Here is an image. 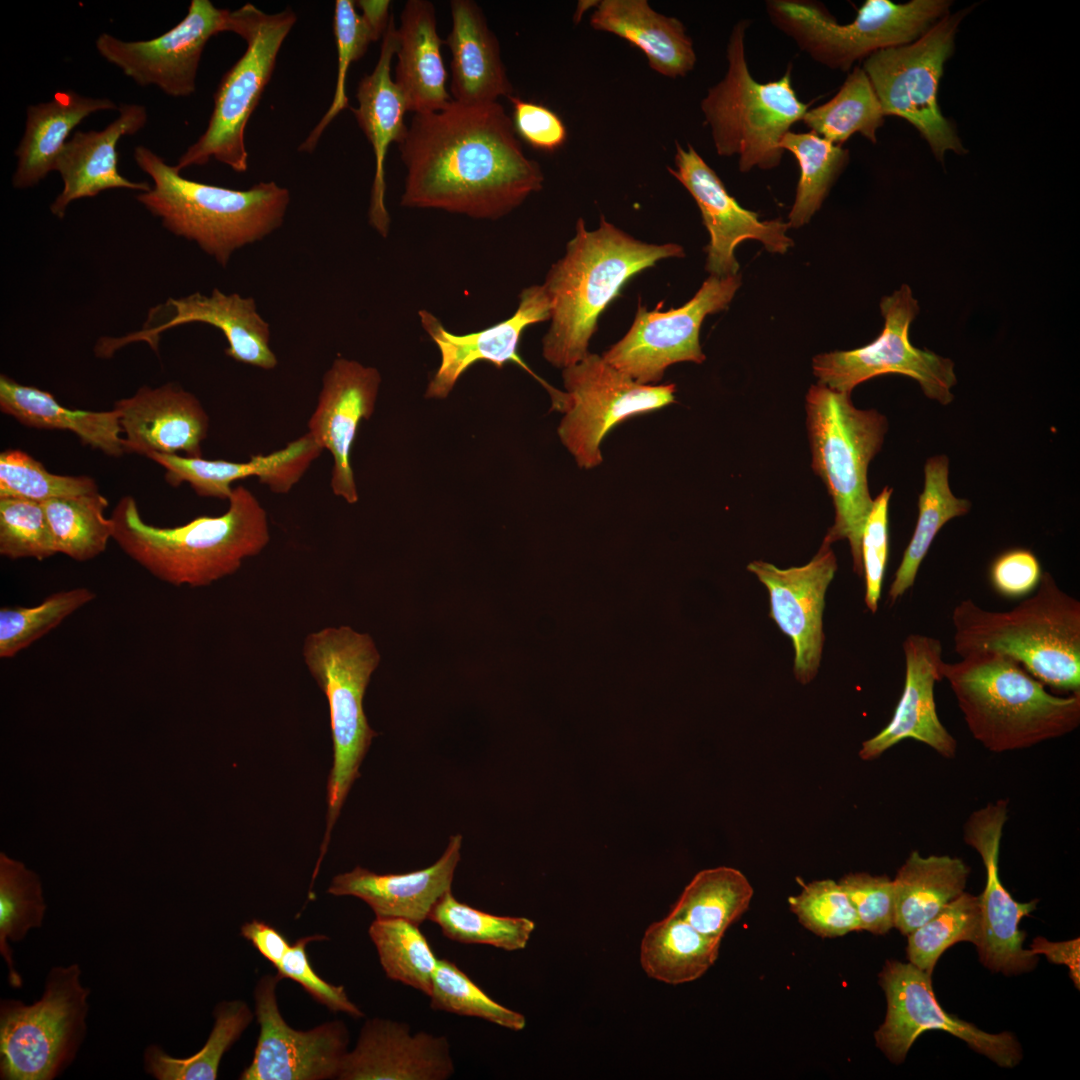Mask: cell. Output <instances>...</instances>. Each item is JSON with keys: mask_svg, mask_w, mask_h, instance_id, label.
Listing matches in <instances>:
<instances>
[{"mask_svg": "<svg viewBox=\"0 0 1080 1080\" xmlns=\"http://www.w3.org/2000/svg\"><path fill=\"white\" fill-rule=\"evenodd\" d=\"M406 168L400 205L497 220L542 189L511 116L498 102L414 114L398 144Z\"/></svg>", "mask_w": 1080, "mask_h": 1080, "instance_id": "6da1fadb", "label": "cell"}, {"mask_svg": "<svg viewBox=\"0 0 1080 1080\" xmlns=\"http://www.w3.org/2000/svg\"><path fill=\"white\" fill-rule=\"evenodd\" d=\"M683 256L682 246L642 242L603 216L592 231L578 219L564 256L542 284L551 306L542 339L544 359L561 369L581 361L589 353L598 318L623 285L662 259Z\"/></svg>", "mask_w": 1080, "mask_h": 1080, "instance_id": "7a4b0ae2", "label": "cell"}, {"mask_svg": "<svg viewBox=\"0 0 1080 1080\" xmlns=\"http://www.w3.org/2000/svg\"><path fill=\"white\" fill-rule=\"evenodd\" d=\"M220 516H200L176 527L147 524L135 499L126 495L111 514L112 539L157 579L174 586L202 587L235 573L242 561L269 543L265 509L239 485Z\"/></svg>", "mask_w": 1080, "mask_h": 1080, "instance_id": "3957f363", "label": "cell"}, {"mask_svg": "<svg viewBox=\"0 0 1080 1080\" xmlns=\"http://www.w3.org/2000/svg\"><path fill=\"white\" fill-rule=\"evenodd\" d=\"M966 725L979 743L1001 753L1065 736L1080 724V692L1050 694L1013 659L978 652L942 664Z\"/></svg>", "mask_w": 1080, "mask_h": 1080, "instance_id": "277c9868", "label": "cell"}, {"mask_svg": "<svg viewBox=\"0 0 1080 1080\" xmlns=\"http://www.w3.org/2000/svg\"><path fill=\"white\" fill-rule=\"evenodd\" d=\"M1036 592L1012 610H985L970 599L953 609L955 652H995L1053 689L1080 692V602L1044 572Z\"/></svg>", "mask_w": 1080, "mask_h": 1080, "instance_id": "5b68a950", "label": "cell"}, {"mask_svg": "<svg viewBox=\"0 0 1080 1080\" xmlns=\"http://www.w3.org/2000/svg\"><path fill=\"white\" fill-rule=\"evenodd\" d=\"M134 159L153 181L137 200L171 233L194 241L226 266L235 250L278 229L290 202L289 191L274 181L235 190L184 178L145 146Z\"/></svg>", "mask_w": 1080, "mask_h": 1080, "instance_id": "8992f818", "label": "cell"}, {"mask_svg": "<svg viewBox=\"0 0 1080 1080\" xmlns=\"http://www.w3.org/2000/svg\"><path fill=\"white\" fill-rule=\"evenodd\" d=\"M812 468L832 497L835 518L823 542L847 539L853 570L863 576L861 540L873 505L868 466L880 450L886 418L874 409L856 408L850 393L812 385L806 395Z\"/></svg>", "mask_w": 1080, "mask_h": 1080, "instance_id": "52a82bcc", "label": "cell"}, {"mask_svg": "<svg viewBox=\"0 0 1080 1080\" xmlns=\"http://www.w3.org/2000/svg\"><path fill=\"white\" fill-rule=\"evenodd\" d=\"M749 24L743 19L732 28L726 74L701 102L717 154L737 156L743 173L777 167L785 152L782 138L808 110L792 87L790 68L776 81L760 83L752 77L745 54Z\"/></svg>", "mask_w": 1080, "mask_h": 1080, "instance_id": "ba28073f", "label": "cell"}, {"mask_svg": "<svg viewBox=\"0 0 1080 1080\" xmlns=\"http://www.w3.org/2000/svg\"><path fill=\"white\" fill-rule=\"evenodd\" d=\"M303 656L310 674L325 694L333 742V765L327 784L326 830L316 865L326 853L331 831L360 765L377 733L369 726L363 698L380 654L372 638L349 626L310 633Z\"/></svg>", "mask_w": 1080, "mask_h": 1080, "instance_id": "9c48e42d", "label": "cell"}, {"mask_svg": "<svg viewBox=\"0 0 1080 1080\" xmlns=\"http://www.w3.org/2000/svg\"><path fill=\"white\" fill-rule=\"evenodd\" d=\"M296 20L290 8L268 14L246 3L230 11L227 31L239 35L246 42V50L223 75L207 128L179 157L175 165L179 171L205 165L211 158L235 172L247 171L246 127Z\"/></svg>", "mask_w": 1080, "mask_h": 1080, "instance_id": "30bf717a", "label": "cell"}, {"mask_svg": "<svg viewBox=\"0 0 1080 1080\" xmlns=\"http://www.w3.org/2000/svg\"><path fill=\"white\" fill-rule=\"evenodd\" d=\"M81 974L77 963L53 966L38 1000L1 999V1080H53L73 1063L86 1037L91 992Z\"/></svg>", "mask_w": 1080, "mask_h": 1080, "instance_id": "8fae6325", "label": "cell"}, {"mask_svg": "<svg viewBox=\"0 0 1080 1080\" xmlns=\"http://www.w3.org/2000/svg\"><path fill=\"white\" fill-rule=\"evenodd\" d=\"M951 2L912 0L896 4L867 0L848 24H839L819 3L804 0L766 2L772 24L792 38L816 62L848 71L871 54L909 44L946 16Z\"/></svg>", "mask_w": 1080, "mask_h": 1080, "instance_id": "7c38bea8", "label": "cell"}, {"mask_svg": "<svg viewBox=\"0 0 1080 1080\" xmlns=\"http://www.w3.org/2000/svg\"><path fill=\"white\" fill-rule=\"evenodd\" d=\"M562 377L565 390L549 391L552 408L564 414L557 433L584 469L602 463L600 446L613 427L675 401V384H640L590 352L562 369Z\"/></svg>", "mask_w": 1080, "mask_h": 1080, "instance_id": "4fadbf2b", "label": "cell"}, {"mask_svg": "<svg viewBox=\"0 0 1080 1080\" xmlns=\"http://www.w3.org/2000/svg\"><path fill=\"white\" fill-rule=\"evenodd\" d=\"M964 11L944 16L917 40L879 50L864 62L885 116L910 122L928 142L937 159L946 151L965 153L960 139L937 104V90L945 61Z\"/></svg>", "mask_w": 1080, "mask_h": 1080, "instance_id": "5bb4252c", "label": "cell"}, {"mask_svg": "<svg viewBox=\"0 0 1080 1080\" xmlns=\"http://www.w3.org/2000/svg\"><path fill=\"white\" fill-rule=\"evenodd\" d=\"M884 326L869 344L847 351L815 356L813 373L818 384L838 392L851 393L858 384L873 377L900 374L916 380L930 399L946 405L953 400L956 385L954 363L930 350L919 349L909 339L911 323L919 305L911 288L903 284L880 302Z\"/></svg>", "mask_w": 1080, "mask_h": 1080, "instance_id": "9a60e30c", "label": "cell"}, {"mask_svg": "<svg viewBox=\"0 0 1080 1080\" xmlns=\"http://www.w3.org/2000/svg\"><path fill=\"white\" fill-rule=\"evenodd\" d=\"M740 285L739 274L710 275L693 298L679 308L649 311L638 302L630 329L602 357L644 385L659 383L672 364L702 363L705 360L699 342L702 322L707 315L726 309Z\"/></svg>", "mask_w": 1080, "mask_h": 1080, "instance_id": "2e32d148", "label": "cell"}, {"mask_svg": "<svg viewBox=\"0 0 1080 1080\" xmlns=\"http://www.w3.org/2000/svg\"><path fill=\"white\" fill-rule=\"evenodd\" d=\"M879 982L886 995L887 1013L875 1040L890 1061L903 1062L915 1040L927 1030L948 1032L1004 1068L1021 1061V1047L1011 1033L990 1034L946 1012L935 998L931 974L910 962L888 961Z\"/></svg>", "mask_w": 1080, "mask_h": 1080, "instance_id": "e0dca14e", "label": "cell"}, {"mask_svg": "<svg viewBox=\"0 0 1080 1080\" xmlns=\"http://www.w3.org/2000/svg\"><path fill=\"white\" fill-rule=\"evenodd\" d=\"M280 980L277 974H266L254 988L259 1035L252 1061L239 1079H337L348 1052L345 1023L332 1020L305 1031L290 1027L278 1006L276 990Z\"/></svg>", "mask_w": 1080, "mask_h": 1080, "instance_id": "ac0fdd59", "label": "cell"}, {"mask_svg": "<svg viewBox=\"0 0 1080 1080\" xmlns=\"http://www.w3.org/2000/svg\"><path fill=\"white\" fill-rule=\"evenodd\" d=\"M230 10L209 0H192L186 16L150 40L123 41L102 33L98 53L140 86L154 85L173 97L195 92L203 50L213 36L227 31Z\"/></svg>", "mask_w": 1080, "mask_h": 1080, "instance_id": "d6986e66", "label": "cell"}, {"mask_svg": "<svg viewBox=\"0 0 1080 1080\" xmlns=\"http://www.w3.org/2000/svg\"><path fill=\"white\" fill-rule=\"evenodd\" d=\"M1007 818V799L987 803L967 818L963 840L978 852L986 870L985 888L978 896L980 928L975 945L979 959L994 972L1013 975L1037 965L1038 955L1023 948L1025 933L1019 923L1035 910L1038 900L1015 901L1000 880V843Z\"/></svg>", "mask_w": 1080, "mask_h": 1080, "instance_id": "ffe728a7", "label": "cell"}, {"mask_svg": "<svg viewBox=\"0 0 1080 1080\" xmlns=\"http://www.w3.org/2000/svg\"><path fill=\"white\" fill-rule=\"evenodd\" d=\"M192 322L219 329L228 343L226 355L237 362L265 370L278 364L270 347V326L258 314L255 300L237 293L227 295L216 288L210 296L196 292L178 299L170 298L151 308L139 331L117 338H101L95 353L98 357L109 358L123 346L140 341L157 351L163 332Z\"/></svg>", "mask_w": 1080, "mask_h": 1080, "instance_id": "44dd1931", "label": "cell"}, {"mask_svg": "<svg viewBox=\"0 0 1080 1080\" xmlns=\"http://www.w3.org/2000/svg\"><path fill=\"white\" fill-rule=\"evenodd\" d=\"M674 163V168H668L670 174L691 194L710 234L705 248V268L710 275L738 274L734 250L744 240H758L771 253L783 254L793 246L787 236L789 223L781 219L760 221L757 213L743 208L692 145L684 148L677 142Z\"/></svg>", "mask_w": 1080, "mask_h": 1080, "instance_id": "7402d4cb", "label": "cell"}, {"mask_svg": "<svg viewBox=\"0 0 1080 1080\" xmlns=\"http://www.w3.org/2000/svg\"><path fill=\"white\" fill-rule=\"evenodd\" d=\"M747 570L767 588L769 616L792 641L795 678L802 684L809 683L820 665L825 640V594L837 570L831 545L822 542L816 555L803 566L782 569L755 560Z\"/></svg>", "mask_w": 1080, "mask_h": 1080, "instance_id": "603a6c76", "label": "cell"}, {"mask_svg": "<svg viewBox=\"0 0 1080 1080\" xmlns=\"http://www.w3.org/2000/svg\"><path fill=\"white\" fill-rule=\"evenodd\" d=\"M381 384L379 371L355 360L337 357L325 372L308 433L333 458L331 489L347 503L358 501L351 450L360 422L369 419Z\"/></svg>", "mask_w": 1080, "mask_h": 1080, "instance_id": "cb8c5ba5", "label": "cell"}, {"mask_svg": "<svg viewBox=\"0 0 1080 1080\" xmlns=\"http://www.w3.org/2000/svg\"><path fill=\"white\" fill-rule=\"evenodd\" d=\"M550 301L543 285H531L519 295L515 313L483 330L457 335L447 330L431 312L419 311L421 325L440 352V365L431 378L426 398L444 399L458 379L475 363L489 362L497 368L513 362L539 379L518 354L523 331L550 318ZM541 381V379H539Z\"/></svg>", "mask_w": 1080, "mask_h": 1080, "instance_id": "d4e9b609", "label": "cell"}, {"mask_svg": "<svg viewBox=\"0 0 1080 1080\" xmlns=\"http://www.w3.org/2000/svg\"><path fill=\"white\" fill-rule=\"evenodd\" d=\"M942 644L937 638L910 634L903 642L905 681L894 715L885 728L864 741L863 760L878 758L905 739L926 744L945 758H954L957 741L941 723L934 697L936 682L943 680Z\"/></svg>", "mask_w": 1080, "mask_h": 1080, "instance_id": "484cf974", "label": "cell"}, {"mask_svg": "<svg viewBox=\"0 0 1080 1080\" xmlns=\"http://www.w3.org/2000/svg\"><path fill=\"white\" fill-rule=\"evenodd\" d=\"M454 1073L445 1036L412 1035L407 1024L373 1018L343 1059L340 1080H446Z\"/></svg>", "mask_w": 1080, "mask_h": 1080, "instance_id": "4316f807", "label": "cell"}, {"mask_svg": "<svg viewBox=\"0 0 1080 1080\" xmlns=\"http://www.w3.org/2000/svg\"><path fill=\"white\" fill-rule=\"evenodd\" d=\"M125 453L201 457L209 418L199 400L174 383L143 386L131 397L115 402Z\"/></svg>", "mask_w": 1080, "mask_h": 1080, "instance_id": "83f0119b", "label": "cell"}, {"mask_svg": "<svg viewBox=\"0 0 1080 1080\" xmlns=\"http://www.w3.org/2000/svg\"><path fill=\"white\" fill-rule=\"evenodd\" d=\"M119 116L103 130L76 131L58 155L54 171L63 180V189L50 205L51 213L63 218L72 201L94 197L108 189L125 188L146 192L147 182L131 181L119 173L117 144L134 135L147 123L148 114L139 104H122Z\"/></svg>", "mask_w": 1080, "mask_h": 1080, "instance_id": "f1b7e54d", "label": "cell"}, {"mask_svg": "<svg viewBox=\"0 0 1080 1080\" xmlns=\"http://www.w3.org/2000/svg\"><path fill=\"white\" fill-rule=\"evenodd\" d=\"M397 47V27L392 15L382 38L378 61L373 71L359 81L358 106L351 108L375 157L368 220L382 237H387L390 229V216L385 205V158L390 145H398L408 127L404 122L408 111L405 98L391 77V62Z\"/></svg>", "mask_w": 1080, "mask_h": 1080, "instance_id": "f546056e", "label": "cell"}, {"mask_svg": "<svg viewBox=\"0 0 1080 1080\" xmlns=\"http://www.w3.org/2000/svg\"><path fill=\"white\" fill-rule=\"evenodd\" d=\"M461 842V835L451 836L443 855L433 865L418 871L377 874L357 866L336 875L327 892L363 900L376 917L403 918L420 925L441 897L451 891Z\"/></svg>", "mask_w": 1080, "mask_h": 1080, "instance_id": "4dcf8cb0", "label": "cell"}, {"mask_svg": "<svg viewBox=\"0 0 1080 1080\" xmlns=\"http://www.w3.org/2000/svg\"><path fill=\"white\" fill-rule=\"evenodd\" d=\"M148 458L162 466L166 481L173 487L188 483L202 497L229 499L232 484L252 476L272 492L285 494L313 463V453L302 438L267 455H254L246 462L208 460L177 454L153 453Z\"/></svg>", "mask_w": 1080, "mask_h": 1080, "instance_id": "1f68e13d", "label": "cell"}, {"mask_svg": "<svg viewBox=\"0 0 1080 1080\" xmlns=\"http://www.w3.org/2000/svg\"><path fill=\"white\" fill-rule=\"evenodd\" d=\"M450 9L452 27L445 43L452 56V99L477 104L512 96L499 41L481 7L473 0H452Z\"/></svg>", "mask_w": 1080, "mask_h": 1080, "instance_id": "d6a6232c", "label": "cell"}, {"mask_svg": "<svg viewBox=\"0 0 1080 1080\" xmlns=\"http://www.w3.org/2000/svg\"><path fill=\"white\" fill-rule=\"evenodd\" d=\"M435 7L428 0H408L397 28L398 47L394 82L414 114L438 111L453 99L447 91L443 44Z\"/></svg>", "mask_w": 1080, "mask_h": 1080, "instance_id": "836d02e7", "label": "cell"}, {"mask_svg": "<svg viewBox=\"0 0 1080 1080\" xmlns=\"http://www.w3.org/2000/svg\"><path fill=\"white\" fill-rule=\"evenodd\" d=\"M597 3L590 17L592 28L614 34L640 49L651 69L676 78L694 68L693 42L680 20L656 12L646 0Z\"/></svg>", "mask_w": 1080, "mask_h": 1080, "instance_id": "e575fe53", "label": "cell"}, {"mask_svg": "<svg viewBox=\"0 0 1080 1080\" xmlns=\"http://www.w3.org/2000/svg\"><path fill=\"white\" fill-rule=\"evenodd\" d=\"M118 109L108 98H92L77 92L57 91L50 101L30 105L26 110L24 134L15 150L17 166L13 187L35 186L49 172L74 128L92 113Z\"/></svg>", "mask_w": 1080, "mask_h": 1080, "instance_id": "d590c367", "label": "cell"}, {"mask_svg": "<svg viewBox=\"0 0 1080 1080\" xmlns=\"http://www.w3.org/2000/svg\"><path fill=\"white\" fill-rule=\"evenodd\" d=\"M0 409L21 424L40 429L70 431L81 442L108 456L125 453L119 414L109 411L70 409L49 392L0 376Z\"/></svg>", "mask_w": 1080, "mask_h": 1080, "instance_id": "8d00e7d4", "label": "cell"}, {"mask_svg": "<svg viewBox=\"0 0 1080 1080\" xmlns=\"http://www.w3.org/2000/svg\"><path fill=\"white\" fill-rule=\"evenodd\" d=\"M969 873L960 858L912 851L893 879L894 927L908 935L934 917L964 892Z\"/></svg>", "mask_w": 1080, "mask_h": 1080, "instance_id": "74e56055", "label": "cell"}, {"mask_svg": "<svg viewBox=\"0 0 1080 1080\" xmlns=\"http://www.w3.org/2000/svg\"><path fill=\"white\" fill-rule=\"evenodd\" d=\"M721 940L700 933L669 913L646 929L640 944V964L654 980L671 985L691 982L715 963Z\"/></svg>", "mask_w": 1080, "mask_h": 1080, "instance_id": "f35d334b", "label": "cell"}, {"mask_svg": "<svg viewBox=\"0 0 1080 1080\" xmlns=\"http://www.w3.org/2000/svg\"><path fill=\"white\" fill-rule=\"evenodd\" d=\"M753 888L739 870L720 866L698 872L684 888L670 914L715 938L748 909Z\"/></svg>", "mask_w": 1080, "mask_h": 1080, "instance_id": "ab89813d", "label": "cell"}, {"mask_svg": "<svg viewBox=\"0 0 1080 1080\" xmlns=\"http://www.w3.org/2000/svg\"><path fill=\"white\" fill-rule=\"evenodd\" d=\"M948 470L949 461L944 455L931 457L925 463L924 488L918 500V519L888 592L891 602H895L913 586L920 564L944 524L970 510L971 504L968 500L957 498L951 492Z\"/></svg>", "mask_w": 1080, "mask_h": 1080, "instance_id": "60d3db41", "label": "cell"}, {"mask_svg": "<svg viewBox=\"0 0 1080 1080\" xmlns=\"http://www.w3.org/2000/svg\"><path fill=\"white\" fill-rule=\"evenodd\" d=\"M214 1024L203 1047L186 1058L169 1055L157 1044L143 1054L144 1070L157 1080H215L223 1055L241 1037L254 1014L242 1000L219 1002L213 1010Z\"/></svg>", "mask_w": 1080, "mask_h": 1080, "instance_id": "b9f144b4", "label": "cell"}, {"mask_svg": "<svg viewBox=\"0 0 1080 1080\" xmlns=\"http://www.w3.org/2000/svg\"><path fill=\"white\" fill-rule=\"evenodd\" d=\"M885 114L863 68L855 67L836 95L807 110L802 121L823 139L841 145L855 133L875 143Z\"/></svg>", "mask_w": 1080, "mask_h": 1080, "instance_id": "7bdbcfd3", "label": "cell"}, {"mask_svg": "<svg viewBox=\"0 0 1080 1080\" xmlns=\"http://www.w3.org/2000/svg\"><path fill=\"white\" fill-rule=\"evenodd\" d=\"M39 876L23 862L0 853V954L8 968V982L18 989L23 979L17 972L8 941L20 942L32 929L40 928L46 913Z\"/></svg>", "mask_w": 1080, "mask_h": 1080, "instance_id": "ee69618b", "label": "cell"}, {"mask_svg": "<svg viewBox=\"0 0 1080 1080\" xmlns=\"http://www.w3.org/2000/svg\"><path fill=\"white\" fill-rule=\"evenodd\" d=\"M784 151L798 161L800 177L795 200L788 215L790 227L807 224L820 209L832 185L849 162V151L814 132L785 134L780 142Z\"/></svg>", "mask_w": 1080, "mask_h": 1080, "instance_id": "f6af8a7d", "label": "cell"}, {"mask_svg": "<svg viewBox=\"0 0 1080 1080\" xmlns=\"http://www.w3.org/2000/svg\"><path fill=\"white\" fill-rule=\"evenodd\" d=\"M41 504L56 553L83 562L105 551L112 539L113 522L104 516L108 501L99 492L53 498Z\"/></svg>", "mask_w": 1080, "mask_h": 1080, "instance_id": "bcb514c9", "label": "cell"}, {"mask_svg": "<svg viewBox=\"0 0 1080 1080\" xmlns=\"http://www.w3.org/2000/svg\"><path fill=\"white\" fill-rule=\"evenodd\" d=\"M368 934L386 976L428 996L437 959L419 925L403 918L376 917Z\"/></svg>", "mask_w": 1080, "mask_h": 1080, "instance_id": "7dc6e473", "label": "cell"}, {"mask_svg": "<svg viewBox=\"0 0 1080 1080\" xmlns=\"http://www.w3.org/2000/svg\"><path fill=\"white\" fill-rule=\"evenodd\" d=\"M428 919L449 939L465 944H486L506 951L524 949L535 929L526 917L497 916L459 902L448 891L435 904Z\"/></svg>", "mask_w": 1080, "mask_h": 1080, "instance_id": "c3c4849f", "label": "cell"}, {"mask_svg": "<svg viewBox=\"0 0 1080 1080\" xmlns=\"http://www.w3.org/2000/svg\"><path fill=\"white\" fill-rule=\"evenodd\" d=\"M979 928L978 896L963 892L934 917L907 935L909 962L932 975L938 959L947 948L962 941L976 944Z\"/></svg>", "mask_w": 1080, "mask_h": 1080, "instance_id": "681fc988", "label": "cell"}, {"mask_svg": "<svg viewBox=\"0 0 1080 1080\" xmlns=\"http://www.w3.org/2000/svg\"><path fill=\"white\" fill-rule=\"evenodd\" d=\"M95 593L85 587L58 591L33 607L0 609V658H12L91 602Z\"/></svg>", "mask_w": 1080, "mask_h": 1080, "instance_id": "f907efd6", "label": "cell"}, {"mask_svg": "<svg viewBox=\"0 0 1080 1080\" xmlns=\"http://www.w3.org/2000/svg\"><path fill=\"white\" fill-rule=\"evenodd\" d=\"M428 996L433 1010L481 1018L514 1031L526 1025L522 1014L495 1002L447 959H437Z\"/></svg>", "mask_w": 1080, "mask_h": 1080, "instance_id": "816d5d0a", "label": "cell"}, {"mask_svg": "<svg viewBox=\"0 0 1080 1080\" xmlns=\"http://www.w3.org/2000/svg\"><path fill=\"white\" fill-rule=\"evenodd\" d=\"M94 493H98V487L91 477L50 473L22 450L9 449L0 454V498L43 503L53 498Z\"/></svg>", "mask_w": 1080, "mask_h": 1080, "instance_id": "f5cc1de1", "label": "cell"}, {"mask_svg": "<svg viewBox=\"0 0 1080 1080\" xmlns=\"http://www.w3.org/2000/svg\"><path fill=\"white\" fill-rule=\"evenodd\" d=\"M333 31L338 54V69L333 100L320 121L299 146V151L311 153L315 150L320 137L336 116L348 107L346 95V77L352 62L360 60L373 42L372 36L357 13L352 0L335 2Z\"/></svg>", "mask_w": 1080, "mask_h": 1080, "instance_id": "db71d44e", "label": "cell"}, {"mask_svg": "<svg viewBox=\"0 0 1080 1080\" xmlns=\"http://www.w3.org/2000/svg\"><path fill=\"white\" fill-rule=\"evenodd\" d=\"M788 902L799 922L816 935L838 937L860 931L856 911L839 882L824 879L804 884Z\"/></svg>", "mask_w": 1080, "mask_h": 1080, "instance_id": "11a10c76", "label": "cell"}, {"mask_svg": "<svg viewBox=\"0 0 1080 1080\" xmlns=\"http://www.w3.org/2000/svg\"><path fill=\"white\" fill-rule=\"evenodd\" d=\"M0 554L12 560L35 558L39 561L56 554L41 503L0 498Z\"/></svg>", "mask_w": 1080, "mask_h": 1080, "instance_id": "9f6ffc18", "label": "cell"}, {"mask_svg": "<svg viewBox=\"0 0 1080 1080\" xmlns=\"http://www.w3.org/2000/svg\"><path fill=\"white\" fill-rule=\"evenodd\" d=\"M839 884L850 899L859 920L860 931L886 934L894 927V883L886 875L851 873L842 877Z\"/></svg>", "mask_w": 1080, "mask_h": 1080, "instance_id": "6f0895ef", "label": "cell"}, {"mask_svg": "<svg viewBox=\"0 0 1080 1080\" xmlns=\"http://www.w3.org/2000/svg\"><path fill=\"white\" fill-rule=\"evenodd\" d=\"M324 935L299 938L276 967L277 975L300 984L317 1002L332 1012H342L353 1017H363L362 1010L353 1003L343 986H336L322 979L312 968L306 948L312 941L326 939Z\"/></svg>", "mask_w": 1080, "mask_h": 1080, "instance_id": "680465c9", "label": "cell"}, {"mask_svg": "<svg viewBox=\"0 0 1080 1080\" xmlns=\"http://www.w3.org/2000/svg\"><path fill=\"white\" fill-rule=\"evenodd\" d=\"M892 489L885 487L873 500L861 540L863 575L865 576V604L875 613L881 594L888 550V505Z\"/></svg>", "mask_w": 1080, "mask_h": 1080, "instance_id": "91938a15", "label": "cell"}, {"mask_svg": "<svg viewBox=\"0 0 1080 1080\" xmlns=\"http://www.w3.org/2000/svg\"><path fill=\"white\" fill-rule=\"evenodd\" d=\"M508 99L513 106L511 119L515 133L530 147L554 152L565 144L567 128L557 113L542 104L514 95Z\"/></svg>", "mask_w": 1080, "mask_h": 1080, "instance_id": "94428289", "label": "cell"}, {"mask_svg": "<svg viewBox=\"0 0 1080 1080\" xmlns=\"http://www.w3.org/2000/svg\"><path fill=\"white\" fill-rule=\"evenodd\" d=\"M1037 557L1026 549H1012L992 563L990 578L995 589L1008 597H1019L1037 587L1041 578Z\"/></svg>", "mask_w": 1080, "mask_h": 1080, "instance_id": "6125c7cd", "label": "cell"}, {"mask_svg": "<svg viewBox=\"0 0 1080 1080\" xmlns=\"http://www.w3.org/2000/svg\"><path fill=\"white\" fill-rule=\"evenodd\" d=\"M240 934L275 968L281 963L291 944L270 924L254 919L241 926Z\"/></svg>", "mask_w": 1080, "mask_h": 1080, "instance_id": "be15d7a7", "label": "cell"}, {"mask_svg": "<svg viewBox=\"0 0 1080 1080\" xmlns=\"http://www.w3.org/2000/svg\"><path fill=\"white\" fill-rule=\"evenodd\" d=\"M1030 950L1036 954H1044L1053 964H1063L1069 968V976L1077 989L1080 987V940L1079 938L1050 942L1043 937L1033 940Z\"/></svg>", "mask_w": 1080, "mask_h": 1080, "instance_id": "e7e4bbea", "label": "cell"}, {"mask_svg": "<svg viewBox=\"0 0 1080 1080\" xmlns=\"http://www.w3.org/2000/svg\"><path fill=\"white\" fill-rule=\"evenodd\" d=\"M355 6L361 10V18L368 28L373 41L383 38L392 14L389 0H358Z\"/></svg>", "mask_w": 1080, "mask_h": 1080, "instance_id": "03108f58", "label": "cell"}]
</instances>
